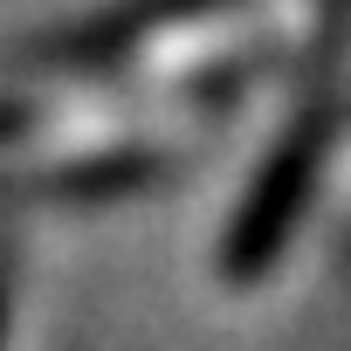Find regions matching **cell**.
<instances>
[{
    "instance_id": "6da1fadb",
    "label": "cell",
    "mask_w": 351,
    "mask_h": 351,
    "mask_svg": "<svg viewBox=\"0 0 351 351\" xmlns=\"http://www.w3.org/2000/svg\"><path fill=\"white\" fill-rule=\"evenodd\" d=\"M324 138H330V110H303V124L276 145V158L262 165L248 207H241L234 228H228V276L269 269V255L282 248V234L296 228V214H303V200H310V186H317Z\"/></svg>"
},
{
    "instance_id": "7a4b0ae2",
    "label": "cell",
    "mask_w": 351,
    "mask_h": 351,
    "mask_svg": "<svg viewBox=\"0 0 351 351\" xmlns=\"http://www.w3.org/2000/svg\"><path fill=\"white\" fill-rule=\"evenodd\" d=\"M8 131H14V110H0V138H8Z\"/></svg>"
}]
</instances>
